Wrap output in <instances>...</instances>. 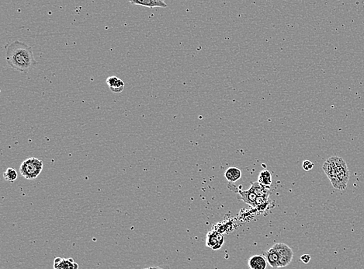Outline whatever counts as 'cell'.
<instances>
[{
    "mask_svg": "<svg viewBox=\"0 0 364 269\" xmlns=\"http://www.w3.org/2000/svg\"><path fill=\"white\" fill-rule=\"evenodd\" d=\"M6 60L10 67L21 73H28L36 65L32 48L18 40L6 46Z\"/></svg>",
    "mask_w": 364,
    "mask_h": 269,
    "instance_id": "obj_1",
    "label": "cell"
},
{
    "mask_svg": "<svg viewBox=\"0 0 364 269\" xmlns=\"http://www.w3.org/2000/svg\"><path fill=\"white\" fill-rule=\"evenodd\" d=\"M322 168L335 189L340 191L346 189L349 178V171L343 158L339 156L328 158L325 162Z\"/></svg>",
    "mask_w": 364,
    "mask_h": 269,
    "instance_id": "obj_2",
    "label": "cell"
},
{
    "mask_svg": "<svg viewBox=\"0 0 364 269\" xmlns=\"http://www.w3.org/2000/svg\"><path fill=\"white\" fill-rule=\"evenodd\" d=\"M43 168V162L37 158H28L22 163L19 172L22 176L27 180H35L41 173Z\"/></svg>",
    "mask_w": 364,
    "mask_h": 269,
    "instance_id": "obj_3",
    "label": "cell"
},
{
    "mask_svg": "<svg viewBox=\"0 0 364 269\" xmlns=\"http://www.w3.org/2000/svg\"><path fill=\"white\" fill-rule=\"evenodd\" d=\"M228 188L230 190L233 191L239 194L238 198H239L240 200L243 201L245 203L248 204V205L253 206V207H258L259 206H263V204L266 203L267 198H259L250 189L246 191L240 190V189H238L234 185V183L229 182V184L228 185Z\"/></svg>",
    "mask_w": 364,
    "mask_h": 269,
    "instance_id": "obj_4",
    "label": "cell"
},
{
    "mask_svg": "<svg viewBox=\"0 0 364 269\" xmlns=\"http://www.w3.org/2000/svg\"><path fill=\"white\" fill-rule=\"evenodd\" d=\"M279 256V268L289 266L293 258V252L291 248L287 244L278 243L272 247Z\"/></svg>",
    "mask_w": 364,
    "mask_h": 269,
    "instance_id": "obj_5",
    "label": "cell"
},
{
    "mask_svg": "<svg viewBox=\"0 0 364 269\" xmlns=\"http://www.w3.org/2000/svg\"><path fill=\"white\" fill-rule=\"evenodd\" d=\"M224 243V236L216 231H211L206 236V245L213 250H218Z\"/></svg>",
    "mask_w": 364,
    "mask_h": 269,
    "instance_id": "obj_6",
    "label": "cell"
},
{
    "mask_svg": "<svg viewBox=\"0 0 364 269\" xmlns=\"http://www.w3.org/2000/svg\"><path fill=\"white\" fill-rule=\"evenodd\" d=\"M79 266L73 258H56L54 269H79Z\"/></svg>",
    "mask_w": 364,
    "mask_h": 269,
    "instance_id": "obj_7",
    "label": "cell"
},
{
    "mask_svg": "<svg viewBox=\"0 0 364 269\" xmlns=\"http://www.w3.org/2000/svg\"><path fill=\"white\" fill-rule=\"evenodd\" d=\"M107 83L110 91L113 94H120L125 90V83L117 77H109L107 79Z\"/></svg>",
    "mask_w": 364,
    "mask_h": 269,
    "instance_id": "obj_8",
    "label": "cell"
},
{
    "mask_svg": "<svg viewBox=\"0 0 364 269\" xmlns=\"http://www.w3.org/2000/svg\"><path fill=\"white\" fill-rule=\"evenodd\" d=\"M249 269H267V261L264 256L254 255L248 262Z\"/></svg>",
    "mask_w": 364,
    "mask_h": 269,
    "instance_id": "obj_9",
    "label": "cell"
},
{
    "mask_svg": "<svg viewBox=\"0 0 364 269\" xmlns=\"http://www.w3.org/2000/svg\"><path fill=\"white\" fill-rule=\"evenodd\" d=\"M263 256L267 259V263L270 265L271 267H272L273 269H278L279 268V256H278L277 253H276V250H274L273 248H271L269 250H266L263 253Z\"/></svg>",
    "mask_w": 364,
    "mask_h": 269,
    "instance_id": "obj_10",
    "label": "cell"
},
{
    "mask_svg": "<svg viewBox=\"0 0 364 269\" xmlns=\"http://www.w3.org/2000/svg\"><path fill=\"white\" fill-rule=\"evenodd\" d=\"M129 1L134 5H139V6H146V7H167V4L165 2H159L156 0H129Z\"/></svg>",
    "mask_w": 364,
    "mask_h": 269,
    "instance_id": "obj_11",
    "label": "cell"
},
{
    "mask_svg": "<svg viewBox=\"0 0 364 269\" xmlns=\"http://www.w3.org/2000/svg\"><path fill=\"white\" fill-rule=\"evenodd\" d=\"M253 192L256 194L259 198H268L270 195V188L263 186L260 185L258 181L257 182L252 183L251 188H250Z\"/></svg>",
    "mask_w": 364,
    "mask_h": 269,
    "instance_id": "obj_12",
    "label": "cell"
},
{
    "mask_svg": "<svg viewBox=\"0 0 364 269\" xmlns=\"http://www.w3.org/2000/svg\"><path fill=\"white\" fill-rule=\"evenodd\" d=\"M224 177L228 182H236L242 177V171L237 168H229L225 171Z\"/></svg>",
    "mask_w": 364,
    "mask_h": 269,
    "instance_id": "obj_13",
    "label": "cell"
},
{
    "mask_svg": "<svg viewBox=\"0 0 364 269\" xmlns=\"http://www.w3.org/2000/svg\"><path fill=\"white\" fill-rule=\"evenodd\" d=\"M258 182L263 186L270 188L272 185V175H271V172L267 171V170L261 171L259 175V178H258Z\"/></svg>",
    "mask_w": 364,
    "mask_h": 269,
    "instance_id": "obj_14",
    "label": "cell"
},
{
    "mask_svg": "<svg viewBox=\"0 0 364 269\" xmlns=\"http://www.w3.org/2000/svg\"><path fill=\"white\" fill-rule=\"evenodd\" d=\"M4 179L7 181L14 182L18 177V173L14 168H8L3 173Z\"/></svg>",
    "mask_w": 364,
    "mask_h": 269,
    "instance_id": "obj_15",
    "label": "cell"
},
{
    "mask_svg": "<svg viewBox=\"0 0 364 269\" xmlns=\"http://www.w3.org/2000/svg\"><path fill=\"white\" fill-rule=\"evenodd\" d=\"M302 167H303V169L305 170V171H310V170L313 169V168H314V164H313L312 162L310 161V160H306L303 162Z\"/></svg>",
    "mask_w": 364,
    "mask_h": 269,
    "instance_id": "obj_16",
    "label": "cell"
},
{
    "mask_svg": "<svg viewBox=\"0 0 364 269\" xmlns=\"http://www.w3.org/2000/svg\"><path fill=\"white\" fill-rule=\"evenodd\" d=\"M301 262H303L305 264H308L310 262V256L309 254H304V255L301 257Z\"/></svg>",
    "mask_w": 364,
    "mask_h": 269,
    "instance_id": "obj_17",
    "label": "cell"
},
{
    "mask_svg": "<svg viewBox=\"0 0 364 269\" xmlns=\"http://www.w3.org/2000/svg\"><path fill=\"white\" fill-rule=\"evenodd\" d=\"M148 269H163L162 268L160 267H149L148 268Z\"/></svg>",
    "mask_w": 364,
    "mask_h": 269,
    "instance_id": "obj_18",
    "label": "cell"
},
{
    "mask_svg": "<svg viewBox=\"0 0 364 269\" xmlns=\"http://www.w3.org/2000/svg\"><path fill=\"white\" fill-rule=\"evenodd\" d=\"M156 1H159V2H165V0H156Z\"/></svg>",
    "mask_w": 364,
    "mask_h": 269,
    "instance_id": "obj_19",
    "label": "cell"
}]
</instances>
